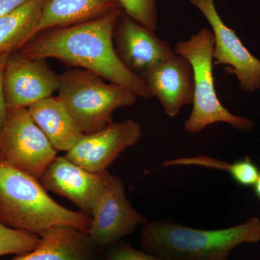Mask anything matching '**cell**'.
Listing matches in <instances>:
<instances>
[{
    "label": "cell",
    "instance_id": "obj_23",
    "mask_svg": "<svg viewBox=\"0 0 260 260\" xmlns=\"http://www.w3.org/2000/svg\"><path fill=\"white\" fill-rule=\"evenodd\" d=\"M253 186H254V194L258 199L260 200V174L257 180L256 181L255 184Z\"/></svg>",
    "mask_w": 260,
    "mask_h": 260
},
{
    "label": "cell",
    "instance_id": "obj_1",
    "mask_svg": "<svg viewBox=\"0 0 260 260\" xmlns=\"http://www.w3.org/2000/svg\"><path fill=\"white\" fill-rule=\"evenodd\" d=\"M121 13L117 8L101 18L46 30L18 52L28 57L59 59L129 89L138 97L152 99L144 80L130 71L116 53L114 32Z\"/></svg>",
    "mask_w": 260,
    "mask_h": 260
},
{
    "label": "cell",
    "instance_id": "obj_11",
    "mask_svg": "<svg viewBox=\"0 0 260 260\" xmlns=\"http://www.w3.org/2000/svg\"><path fill=\"white\" fill-rule=\"evenodd\" d=\"M109 172L93 173L64 156L56 157L39 178L47 190L67 198L90 215L100 198Z\"/></svg>",
    "mask_w": 260,
    "mask_h": 260
},
{
    "label": "cell",
    "instance_id": "obj_7",
    "mask_svg": "<svg viewBox=\"0 0 260 260\" xmlns=\"http://www.w3.org/2000/svg\"><path fill=\"white\" fill-rule=\"evenodd\" d=\"M91 223L88 234L103 252L139 225L148 223L128 201L122 179L115 174H108L105 187L90 214Z\"/></svg>",
    "mask_w": 260,
    "mask_h": 260
},
{
    "label": "cell",
    "instance_id": "obj_13",
    "mask_svg": "<svg viewBox=\"0 0 260 260\" xmlns=\"http://www.w3.org/2000/svg\"><path fill=\"white\" fill-rule=\"evenodd\" d=\"M141 78L167 116L175 117L184 106L192 104L194 75L190 63L183 56L175 53L147 70Z\"/></svg>",
    "mask_w": 260,
    "mask_h": 260
},
{
    "label": "cell",
    "instance_id": "obj_21",
    "mask_svg": "<svg viewBox=\"0 0 260 260\" xmlns=\"http://www.w3.org/2000/svg\"><path fill=\"white\" fill-rule=\"evenodd\" d=\"M9 55L10 54L0 55V130L4 124L8 112V108L5 96L3 75H4L5 64Z\"/></svg>",
    "mask_w": 260,
    "mask_h": 260
},
{
    "label": "cell",
    "instance_id": "obj_15",
    "mask_svg": "<svg viewBox=\"0 0 260 260\" xmlns=\"http://www.w3.org/2000/svg\"><path fill=\"white\" fill-rule=\"evenodd\" d=\"M27 109L56 151L68 152L85 135L57 97L47 98Z\"/></svg>",
    "mask_w": 260,
    "mask_h": 260
},
{
    "label": "cell",
    "instance_id": "obj_3",
    "mask_svg": "<svg viewBox=\"0 0 260 260\" xmlns=\"http://www.w3.org/2000/svg\"><path fill=\"white\" fill-rule=\"evenodd\" d=\"M260 242V219L218 230H201L172 220L148 223L140 232L143 250L168 260H229L244 243Z\"/></svg>",
    "mask_w": 260,
    "mask_h": 260
},
{
    "label": "cell",
    "instance_id": "obj_14",
    "mask_svg": "<svg viewBox=\"0 0 260 260\" xmlns=\"http://www.w3.org/2000/svg\"><path fill=\"white\" fill-rule=\"evenodd\" d=\"M34 250L11 260H102L99 251L87 233L73 228H52L42 233Z\"/></svg>",
    "mask_w": 260,
    "mask_h": 260
},
{
    "label": "cell",
    "instance_id": "obj_16",
    "mask_svg": "<svg viewBox=\"0 0 260 260\" xmlns=\"http://www.w3.org/2000/svg\"><path fill=\"white\" fill-rule=\"evenodd\" d=\"M117 8L115 0H45L34 38L50 29L101 18Z\"/></svg>",
    "mask_w": 260,
    "mask_h": 260
},
{
    "label": "cell",
    "instance_id": "obj_20",
    "mask_svg": "<svg viewBox=\"0 0 260 260\" xmlns=\"http://www.w3.org/2000/svg\"><path fill=\"white\" fill-rule=\"evenodd\" d=\"M102 260H168L144 250H138L128 243L118 242L103 251Z\"/></svg>",
    "mask_w": 260,
    "mask_h": 260
},
{
    "label": "cell",
    "instance_id": "obj_10",
    "mask_svg": "<svg viewBox=\"0 0 260 260\" xmlns=\"http://www.w3.org/2000/svg\"><path fill=\"white\" fill-rule=\"evenodd\" d=\"M142 136L141 126L133 119L113 122L104 129L85 135L65 156L93 173H101Z\"/></svg>",
    "mask_w": 260,
    "mask_h": 260
},
{
    "label": "cell",
    "instance_id": "obj_9",
    "mask_svg": "<svg viewBox=\"0 0 260 260\" xmlns=\"http://www.w3.org/2000/svg\"><path fill=\"white\" fill-rule=\"evenodd\" d=\"M3 84L8 109L28 108L58 90L59 75L45 59L28 57L18 52L8 56Z\"/></svg>",
    "mask_w": 260,
    "mask_h": 260
},
{
    "label": "cell",
    "instance_id": "obj_2",
    "mask_svg": "<svg viewBox=\"0 0 260 260\" xmlns=\"http://www.w3.org/2000/svg\"><path fill=\"white\" fill-rule=\"evenodd\" d=\"M0 222L39 236L59 226L88 234L91 218L61 206L48 194L39 179L0 160Z\"/></svg>",
    "mask_w": 260,
    "mask_h": 260
},
{
    "label": "cell",
    "instance_id": "obj_17",
    "mask_svg": "<svg viewBox=\"0 0 260 260\" xmlns=\"http://www.w3.org/2000/svg\"><path fill=\"white\" fill-rule=\"evenodd\" d=\"M45 0H28L0 18V55L19 51L34 38Z\"/></svg>",
    "mask_w": 260,
    "mask_h": 260
},
{
    "label": "cell",
    "instance_id": "obj_18",
    "mask_svg": "<svg viewBox=\"0 0 260 260\" xmlns=\"http://www.w3.org/2000/svg\"><path fill=\"white\" fill-rule=\"evenodd\" d=\"M40 239L37 234L12 229L0 222V256L30 252L37 247Z\"/></svg>",
    "mask_w": 260,
    "mask_h": 260
},
{
    "label": "cell",
    "instance_id": "obj_12",
    "mask_svg": "<svg viewBox=\"0 0 260 260\" xmlns=\"http://www.w3.org/2000/svg\"><path fill=\"white\" fill-rule=\"evenodd\" d=\"M114 44L123 64L140 77L175 54L170 44L159 39L155 31L137 23L123 12L114 28Z\"/></svg>",
    "mask_w": 260,
    "mask_h": 260
},
{
    "label": "cell",
    "instance_id": "obj_6",
    "mask_svg": "<svg viewBox=\"0 0 260 260\" xmlns=\"http://www.w3.org/2000/svg\"><path fill=\"white\" fill-rule=\"evenodd\" d=\"M56 153L27 108L8 109L0 130V160L39 179Z\"/></svg>",
    "mask_w": 260,
    "mask_h": 260
},
{
    "label": "cell",
    "instance_id": "obj_22",
    "mask_svg": "<svg viewBox=\"0 0 260 260\" xmlns=\"http://www.w3.org/2000/svg\"><path fill=\"white\" fill-rule=\"evenodd\" d=\"M28 0H0V18L18 8Z\"/></svg>",
    "mask_w": 260,
    "mask_h": 260
},
{
    "label": "cell",
    "instance_id": "obj_4",
    "mask_svg": "<svg viewBox=\"0 0 260 260\" xmlns=\"http://www.w3.org/2000/svg\"><path fill=\"white\" fill-rule=\"evenodd\" d=\"M58 91V99L85 135L112 124L114 112L134 105L138 98L129 89L106 83L102 77L82 68L59 75Z\"/></svg>",
    "mask_w": 260,
    "mask_h": 260
},
{
    "label": "cell",
    "instance_id": "obj_5",
    "mask_svg": "<svg viewBox=\"0 0 260 260\" xmlns=\"http://www.w3.org/2000/svg\"><path fill=\"white\" fill-rule=\"evenodd\" d=\"M214 36L211 30L200 29L187 40L176 44L174 52L190 63L194 75V95L192 110L184 123V129L198 133L215 123H225L242 131L254 129L249 118L232 114L219 100L213 77Z\"/></svg>",
    "mask_w": 260,
    "mask_h": 260
},
{
    "label": "cell",
    "instance_id": "obj_8",
    "mask_svg": "<svg viewBox=\"0 0 260 260\" xmlns=\"http://www.w3.org/2000/svg\"><path fill=\"white\" fill-rule=\"evenodd\" d=\"M203 13L214 36L213 64L227 67L235 75L242 91L254 93L260 89V60L246 49L237 34L228 27L215 7V0H189Z\"/></svg>",
    "mask_w": 260,
    "mask_h": 260
},
{
    "label": "cell",
    "instance_id": "obj_19",
    "mask_svg": "<svg viewBox=\"0 0 260 260\" xmlns=\"http://www.w3.org/2000/svg\"><path fill=\"white\" fill-rule=\"evenodd\" d=\"M121 11L137 23L155 31L158 28V0H115Z\"/></svg>",
    "mask_w": 260,
    "mask_h": 260
}]
</instances>
